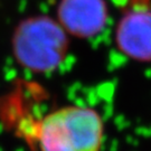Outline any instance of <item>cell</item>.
I'll use <instances>...</instances> for the list:
<instances>
[{
	"label": "cell",
	"mask_w": 151,
	"mask_h": 151,
	"mask_svg": "<svg viewBox=\"0 0 151 151\" xmlns=\"http://www.w3.org/2000/svg\"><path fill=\"white\" fill-rule=\"evenodd\" d=\"M109 18L104 0H60L57 22L68 36L92 38L102 32Z\"/></svg>",
	"instance_id": "3"
},
{
	"label": "cell",
	"mask_w": 151,
	"mask_h": 151,
	"mask_svg": "<svg viewBox=\"0 0 151 151\" xmlns=\"http://www.w3.org/2000/svg\"><path fill=\"white\" fill-rule=\"evenodd\" d=\"M28 137L40 151H100L104 123L100 113L83 105H66L28 123Z\"/></svg>",
	"instance_id": "1"
},
{
	"label": "cell",
	"mask_w": 151,
	"mask_h": 151,
	"mask_svg": "<svg viewBox=\"0 0 151 151\" xmlns=\"http://www.w3.org/2000/svg\"><path fill=\"white\" fill-rule=\"evenodd\" d=\"M115 44L124 55L140 62L151 60V10H129L115 29Z\"/></svg>",
	"instance_id": "4"
},
{
	"label": "cell",
	"mask_w": 151,
	"mask_h": 151,
	"mask_svg": "<svg viewBox=\"0 0 151 151\" xmlns=\"http://www.w3.org/2000/svg\"><path fill=\"white\" fill-rule=\"evenodd\" d=\"M68 34L46 15L28 17L17 25L11 38L18 65L34 74H47L63 64L68 52Z\"/></svg>",
	"instance_id": "2"
}]
</instances>
